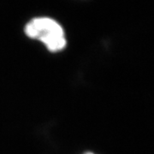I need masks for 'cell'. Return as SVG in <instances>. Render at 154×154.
Returning a JSON list of instances; mask_svg holds the SVG:
<instances>
[{"mask_svg":"<svg viewBox=\"0 0 154 154\" xmlns=\"http://www.w3.org/2000/svg\"><path fill=\"white\" fill-rule=\"evenodd\" d=\"M23 32L26 37L43 45L51 54H59L68 47L65 30L51 17H34L27 22Z\"/></svg>","mask_w":154,"mask_h":154,"instance_id":"obj_1","label":"cell"},{"mask_svg":"<svg viewBox=\"0 0 154 154\" xmlns=\"http://www.w3.org/2000/svg\"><path fill=\"white\" fill-rule=\"evenodd\" d=\"M77 154H103V153H101V152H97L96 150H94V149L87 148V149H84V150H82V152H80L79 153H77Z\"/></svg>","mask_w":154,"mask_h":154,"instance_id":"obj_2","label":"cell"}]
</instances>
